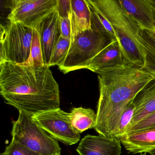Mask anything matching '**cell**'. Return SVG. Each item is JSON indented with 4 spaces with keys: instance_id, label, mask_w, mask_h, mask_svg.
I'll use <instances>...</instances> for the list:
<instances>
[{
    "instance_id": "cell-2",
    "label": "cell",
    "mask_w": 155,
    "mask_h": 155,
    "mask_svg": "<svg viewBox=\"0 0 155 155\" xmlns=\"http://www.w3.org/2000/svg\"><path fill=\"white\" fill-rule=\"evenodd\" d=\"M97 74L100 97L94 129L99 135L113 138L128 105L154 79L141 67L130 63L103 70Z\"/></svg>"
},
{
    "instance_id": "cell-17",
    "label": "cell",
    "mask_w": 155,
    "mask_h": 155,
    "mask_svg": "<svg viewBox=\"0 0 155 155\" xmlns=\"http://www.w3.org/2000/svg\"><path fill=\"white\" fill-rule=\"evenodd\" d=\"M69 115L72 126L80 134L96 126L97 115L92 109L73 108Z\"/></svg>"
},
{
    "instance_id": "cell-29",
    "label": "cell",
    "mask_w": 155,
    "mask_h": 155,
    "mask_svg": "<svg viewBox=\"0 0 155 155\" xmlns=\"http://www.w3.org/2000/svg\"><path fill=\"white\" fill-rule=\"evenodd\" d=\"M4 155V154H3V153H1V155Z\"/></svg>"
},
{
    "instance_id": "cell-3",
    "label": "cell",
    "mask_w": 155,
    "mask_h": 155,
    "mask_svg": "<svg viewBox=\"0 0 155 155\" xmlns=\"http://www.w3.org/2000/svg\"><path fill=\"white\" fill-rule=\"evenodd\" d=\"M111 25L116 39L128 63L142 68V52L137 40L140 27L125 11L119 0H87Z\"/></svg>"
},
{
    "instance_id": "cell-30",
    "label": "cell",
    "mask_w": 155,
    "mask_h": 155,
    "mask_svg": "<svg viewBox=\"0 0 155 155\" xmlns=\"http://www.w3.org/2000/svg\"><path fill=\"white\" fill-rule=\"evenodd\" d=\"M153 128H155V127H154L152 128H150V129H153Z\"/></svg>"
},
{
    "instance_id": "cell-9",
    "label": "cell",
    "mask_w": 155,
    "mask_h": 155,
    "mask_svg": "<svg viewBox=\"0 0 155 155\" xmlns=\"http://www.w3.org/2000/svg\"><path fill=\"white\" fill-rule=\"evenodd\" d=\"M57 10L42 21L35 28L38 32L43 60L48 66L55 46L61 37Z\"/></svg>"
},
{
    "instance_id": "cell-7",
    "label": "cell",
    "mask_w": 155,
    "mask_h": 155,
    "mask_svg": "<svg viewBox=\"0 0 155 155\" xmlns=\"http://www.w3.org/2000/svg\"><path fill=\"white\" fill-rule=\"evenodd\" d=\"M32 117L52 137L65 145H74L80 140V134L72 126L69 113L60 108L36 114Z\"/></svg>"
},
{
    "instance_id": "cell-11",
    "label": "cell",
    "mask_w": 155,
    "mask_h": 155,
    "mask_svg": "<svg viewBox=\"0 0 155 155\" xmlns=\"http://www.w3.org/2000/svg\"><path fill=\"white\" fill-rule=\"evenodd\" d=\"M128 15L141 29H155L154 5L151 0H119Z\"/></svg>"
},
{
    "instance_id": "cell-24",
    "label": "cell",
    "mask_w": 155,
    "mask_h": 155,
    "mask_svg": "<svg viewBox=\"0 0 155 155\" xmlns=\"http://www.w3.org/2000/svg\"><path fill=\"white\" fill-rule=\"evenodd\" d=\"M71 0H57V11L61 18H69L71 16Z\"/></svg>"
},
{
    "instance_id": "cell-26",
    "label": "cell",
    "mask_w": 155,
    "mask_h": 155,
    "mask_svg": "<svg viewBox=\"0 0 155 155\" xmlns=\"http://www.w3.org/2000/svg\"><path fill=\"white\" fill-rule=\"evenodd\" d=\"M152 1V0H151ZM154 5V4H153ZM154 16H155V5H154Z\"/></svg>"
},
{
    "instance_id": "cell-31",
    "label": "cell",
    "mask_w": 155,
    "mask_h": 155,
    "mask_svg": "<svg viewBox=\"0 0 155 155\" xmlns=\"http://www.w3.org/2000/svg\"><path fill=\"white\" fill-rule=\"evenodd\" d=\"M61 155V154H58V155Z\"/></svg>"
},
{
    "instance_id": "cell-21",
    "label": "cell",
    "mask_w": 155,
    "mask_h": 155,
    "mask_svg": "<svg viewBox=\"0 0 155 155\" xmlns=\"http://www.w3.org/2000/svg\"><path fill=\"white\" fill-rule=\"evenodd\" d=\"M4 155H41L25 146L12 140L6 147Z\"/></svg>"
},
{
    "instance_id": "cell-23",
    "label": "cell",
    "mask_w": 155,
    "mask_h": 155,
    "mask_svg": "<svg viewBox=\"0 0 155 155\" xmlns=\"http://www.w3.org/2000/svg\"><path fill=\"white\" fill-rule=\"evenodd\" d=\"M62 18L59 16V27L61 36L72 41L71 18Z\"/></svg>"
},
{
    "instance_id": "cell-1",
    "label": "cell",
    "mask_w": 155,
    "mask_h": 155,
    "mask_svg": "<svg viewBox=\"0 0 155 155\" xmlns=\"http://www.w3.org/2000/svg\"><path fill=\"white\" fill-rule=\"evenodd\" d=\"M0 93L8 104L31 116L60 107L58 84L45 65L0 63Z\"/></svg>"
},
{
    "instance_id": "cell-13",
    "label": "cell",
    "mask_w": 155,
    "mask_h": 155,
    "mask_svg": "<svg viewBox=\"0 0 155 155\" xmlns=\"http://www.w3.org/2000/svg\"><path fill=\"white\" fill-rule=\"evenodd\" d=\"M133 102L135 112L127 130L155 113V80L138 92Z\"/></svg>"
},
{
    "instance_id": "cell-25",
    "label": "cell",
    "mask_w": 155,
    "mask_h": 155,
    "mask_svg": "<svg viewBox=\"0 0 155 155\" xmlns=\"http://www.w3.org/2000/svg\"><path fill=\"white\" fill-rule=\"evenodd\" d=\"M149 32H150L151 35H153L154 37H155V29L153 30H148Z\"/></svg>"
},
{
    "instance_id": "cell-4",
    "label": "cell",
    "mask_w": 155,
    "mask_h": 155,
    "mask_svg": "<svg viewBox=\"0 0 155 155\" xmlns=\"http://www.w3.org/2000/svg\"><path fill=\"white\" fill-rule=\"evenodd\" d=\"M112 39L91 21V28L79 34L71 42L69 50L59 68L64 74L85 69L86 64L96 57Z\"/></svg>"
},
{
    "instance_id": "cell-22",
    "label": "cell",
    "mask_w": 155,
    "mask_h": 155,
    "mask_svg": "<svg viewBox=\"0 0 155 155\" xmlns=\"http://www.w3.org/2000/svg\"><path fill=\"white\" fill-rule=\"evenodd\" d=\"M155 127V113L126 130L125 136Z\"/></svg>"
},
{
    "instance_id": "cell-28",
    "label": "cell",
    "mask_w": 155,
    "mask_h": 155,
    "mask_svg": "<svg viewBox=\"0 0 155 155\" xmlns=\"http://www.w3.org/2000/svg\"><path fill=\"white\" fill-rule=\"evenodd\" d=\"M141 155H146V153H144V154H141Z\"/></svg>"
},
{
    "instance_id": "cell-10",
    "label": "cell",
    "mask_w": 155,
    "mask_h": 155,
    "mask_svg": "<svg viewBox=\"0 0 155 155\" xmlns=\"http://www.w3.org/2000/svg\"><path fill=\"white\" fill-rule=\"evenodd\" d=\"M121 141L101 135H87L77 148L79 155H121Z\"/></svg>"
},
{
    "instance_id": "cell-14",
    "label": "cell",
    "mask_w": 155,
    "mask_h": 155,
    "mask_svg": "<svg viewBox=\"0 0 155 155\" xmlns=\"http://www.w3.org/2000/svg\"><path fill=\"white\" fill-rule=\"evenodd\" d=\"M120 141L130 153H151L155 151V128L125 136L120 139Z\"/></svg>"
},
{
    "instance_id": "cell-5",
    "label": "cell",
    "mask_w": 155,
    "mask_h": 155,
    "mask_svg": "<svg viewBox=\"0 0 155 155\" xmlns=\"http://www.w3.org/2000/svg\"><path fill=\"white\" fill-rule=\"evenodd\" d=\"M12 141L19 143L41 155L61 154L58 142L48 134L33 119L32 116L19 112L13 122Z\"/></svg>"
},
{
    "instance_id": "cell-15",
    "label": "cell",
    "mask_w": 155,
    "mask_h": 155,
    "mask_svg": "<svg viewBox=\"0 0 155 155\" xmlns=\"http://www.w3.org/2000/svg\"><path fill=\"white\" fill-rule=\"evenodd\" d=\"M72 41L79 34L91 28V12L87 0H71Z\"/></svg>"
},
{
    "instance_id": "cell-20",
    "label": "cell",
    "mask_w": 155,
    "mask_h": 155,
    "mask_svg": "<svg viewBox=\"0 0 155 155\" xmlns=\"http://www.w3.org/2000/svg\"><path fill=\"white\" fill-rule=\"evenodd\" d=\"M133 101V100L129 104L121 115L117 128L113 133V138L120 140L125 136L126 130L132 120L135 112V107Z\"/></svg>"
},
{
    "instance_id": "cell-16",
    "label": "cell",
    "mask_w": 155,
    "mask_h": 155,
    "mask_svg": "<svg viewBox=\"0 0 155 155\" xmlns=\"http://www.w3.org/2000/svg\"><path fill=\"white\" fill-rule=\"evenodd\" d=\"M137 40L143 57L142 68L155 80V37L148 30L140 29Z\"/></svg>"
},
{
    "instance_id": "cell-27",
    "label": "cell",
    "mask_w": 155,
    "mask_h": 155,
    "mask_svg": "<svg viewBox=\"0 0 155 155\" xmlns=\"http://www.w3.org/2000/svg\"><path fill=\"white\" fill-rule=\"evenodd\" d=\"M150 154V155H155V151H153V152H151Z\"/></svg>"
},
{
    "instance_id": "cell-12",
    "label": "cell",
    "mask_w": 155,
    "mask_h": 155,
    "mask_svg": "<svg viewBox=\"0 0 155 155\" xmlns=\"http://www.w3.org/2000/svg\"><path fill=\"white\" fill-rule=\"evenodd\" d=\"M128 63L125 58L118 41L113 40L96 57L89 61L85 69L97 73L106 69Z\"/></svg>"
},
{
    "instance_id": "cell-8",
    "label": "cell",
    "mask_w": 155,
    "mask_h": 155,
    "mask_svg": "<svg viewBox=\"0 0 155 155\" xmlns=\"http://www.w3.org/2000/svg\"><path fill=\"white\" fill-rule=\"evenodd\" d=\"M8 16L9 21L35 28L57 10V0H13Z\"/></svg>"
},
{
    "instance_id": "cell-6",
    "label": "cell",
    "mask_w": 155,
    "mask_h": 155,
    "mask_svg": "<svg viewBox=\"0 0 155 155\" xmlns=\"http://www.w3.org/2000/svg\"><path fill=\"white\" fill-rule=\"evenodd\" d=\"M34 28L9 21L1 26L0 63L20 64L29 58Z\"/></svg>"
},
{
    "instance_id": "cell-18",
    "label": "cell",
    "mask_w": 155,
    "mask_h": 155,
    "mask_svg": "<svg viewBox=\"0 0 155 155\" xmlns=\"http://www.w3.org/2000/svg\"><path fill=\"white\" fill-rule=\"evenodd\" d=\"M20 65L25 66H42L45 65L42 56L39 36L38 31L35 28L33 30V38L29 58L26 62L20 64Z\"/></svg>"
},
{
    "instance_id": "cell-19",
    "label": "cell",
    "mask_w": 155,
    "mask_h": 155,
    "mask_svg": "<svg viewBox=\"0 0 155 155\" xmlns=\"http://www.w3.org/2000/svg\"><path fill=\"white\" fill-rule=\"evenodd\" d=\"M71 41L61 36L54 48L48 67L60 66L64 61L69 50Z\"/></svg>"
}]
</instances>
